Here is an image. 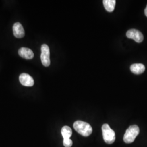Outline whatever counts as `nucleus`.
<instances>
[{
	"label": "nucleus",
	"mask_w": 147,
	"mask_h": 147,
	"mask_svg": "<svg viewBox=\"0 0 147 147\" xmlns=\"http://www.w3.org/2000/svg\"><path fill=\"white\" fill-rule=\"evenodd\" d=\"M73 126L75 131L83 136H89L93 131L92 127L90 124L83 121H76L74 123Z\"/></svg>",
	"instance_id": "1"
},
{
	"label": "nucleus",
	"mask_w": 147,
	"mask_h": 147,
	"mask_svg": "<svg viewBox=\"0 0 147 147\" xmlns=\"http://www.w3.org/2000/svg\"><path fill=\"white\" fill-rule=\"evenodd\" d=\"M140 133V129L136 125L130 126L124 135L123 140L126 143H131L134 142Z\"/></svg>",
	"instance_id": "2"
},
{
	"label": "nucleus",
	"mask_w": 147,
	"mask_h": 147,
	"mask_svg": "<svg viewBox=\"0 0 147 147\" xmlns=\"http://www.w3.org/2000/svg\"><path fill=\"white\" fill-rule=\"evenodd\" d=\"M102 131L104 140L106 143L110 144L115 141V132L111 129L109 125L107 124H104L102 126Z\"/></svg>",
	"instance_id": "3"
},
{
	"label": "nucleus",
	"mask_w": 147,
	"mask_h": 147,
	"mask_svg": "<svg viewBox=\"0 0 147 147\" xmlns=\"http://www.w3.org/2000/svg\"><path fill=\"white\" fill-rule=\"evenodd\" d=\"M42 53L40 56L41 61L42 65L44 67H49L50 64V49L47 44H43L41 47Z\"/></svg>",
	"instance_id": "4"
},
{
	"label": "nucleus",
	"mask_w": 147,
	"mask_h": 147,
	"mask_svg": "<svg viewBox=\"0 0 147 147\" xmlns=\"http://www.w3.org/2000/svg\"><path fill=\"white\" fill-rule=\"evenodd\" d=\"M126 37L129 39H134L136 42H142L143 40V35L142 33L136 29L129 30L126 32Z\"/></svg>",
	"instance_id": "5"
},
{
	"label": "nucleus",
	"mask_w": 147,
	"mask_h": 147,
	"mask_svg": "<svg viewBox=\"0 0 147 147\" xmlns=\"http://www.w3.org/2000/svg\"><path fill=\"white\" fill-rule=\"evenodd\" d=\"M19 81L22 85L26 87H32L34 84L32 77L26 73L21 74L19 76Z\"/></svg>",
	"instance_id": "6"
},
{
	"label": "nucleus",
	"mask_w": 147,
	"mask_h": 147,
	"mask_svg": "<svg viewBox=\"0 0 147 147\" xmlns=\"http://www.w3.org/2000/svg\"><path fill=\"white\" fill-rule=\"evenodd\" d=\"M13 33L17 38H22L25 36V31L20 23L16 22L13 27Z\"/></svg>",
	"instance_id": "7"
},
{
	"label": "nucleus",
	"mask_w": 147,
	"mask_h": 147,
	"mask_svg": "<svg viewBox=\"0 0 147 147\" xmlns=\"http://www.w3.org/2000/svg\"><path fill=\"white\" fill-rule=\"evenodd\" d=\"M18 53L22 58L26 59H31L34 57V53L33 51L31 49L27 47L20 48L18 51Z\"/></svg>",
	"instance_id": "8"
},
{
	"label": "nucleus",
	"mask_w": 147,
	"mask_h": 147,
	"mask_svg": "<svg viewBox=\"0 0 147 147\" xmlns=\"http://www.w3.org/2000/svg\"><path fill=\"white\" fill-rule=\"evenodd\" d=\"M130 70L132 73L139 75L143 73L145 70V67L141 63H136L132 64L130 67Z\"/></svg>",
	"instance_id": "9"
},
{
	"label": "nucleus",
	"mask_w": 147,
	"mask_h": 147,
	"mask_svg": "<svg viewBox=\"0 0 147 147\" xmlns=\"http://www.w3.org/2000/svg\"><path fill=\"white\" fill-rule=\"evenodd\" d=\"M116 3V0H104L103 1V4H104L105 9L109 12H112L114 11Z\"/></svg>",
	"instance_id": "10"
},
{
	"label": "nucleus",
	"mask_w": 147,
	"mask_h": 147,
	"mask_svg": "<svg viewBox=\"0 0 147 147\" xmlns=\"http://www.w3.org/2000/svg\"><path fill=\"white\" fill-rule=\"evenodd\" d=\"M61 134L63 136V139L70 138V137L72 135V130L69 126H63L61 130Z\"/></svg>",
	"instance_id": "11"
},
{
	"label": "nucleus",
	"mask_w": 147,
	"mask_h": 147,
	"mask_svg": "<svg viewBox=\"0 0 147 147\" xmlns=\"http://www.w3.org/2000/svg\"><path fill=\"white\" fill-rule=\"evenodd\" d=\"M63 145L65 147H71L73 145V141L70 138L63 139Z\"/></svg>",
	"instance_id": "12"
},
{
	"label": "nucleus",
	"mask_w": 147,
	"mask_h": 147,
	"mask_svg": "<svg viewBox=\"0 0 147 147\" xmlns=\"http://www.w3.org/2000/svg\"><path fill=\"white\" fill-rule=\"evenodd\" d=\"M144 13H145V15L146 16H147V5L146 8V9H145V10H144Z\"/></svg>",
	"instance_id": "13"
}]
</instances>
